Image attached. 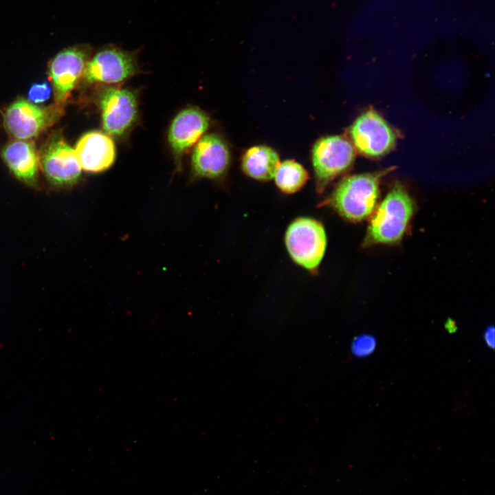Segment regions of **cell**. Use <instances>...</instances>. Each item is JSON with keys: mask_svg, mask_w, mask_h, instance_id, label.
<instances>
[{"mask_svg": "<svg viewBox=\"0 0 495 495\" xmlns=\"http://www.w3.org/2000/svg\"><path fill=\"white\" fill-rule=\"evenodd\" d=\"M1 154L9 169L19 181L30 187L37 186L38 153L32 141L12 140L3 146Z\"/></svg>", "mask_w": 495, "mask_h": 495, "instance_id": "14", "label": "cell"}, {"mask_svg": "<svg viewBox=\"0 0 495 495\" xmlns=\"http://www.w3.org/2000/svg\"><path fill=\"white\" fill-rule=\"evenodd\" d=\"M82 170L89 173H100L108 169L116 156L112 139L99 131L84 134L74 148Z\"/></svg>", "mask_w": 495, "mask_h": 495, "instance_id": "13", "label": "cell"}, {"mask_svg": "<svg viewBox=\"0 0 495 495\" xmlns=\"http://www.w3.org/2000/svg\"><path fill=\"white\" fill-rule=\"evenodd\" d=\"M91 49L79 44L58 52L50 61L49 75L54 91L55 103L63 106L82 76Z\"/></svg>", "mask_w": 495, "mask_h": 495, "instance_id": "7", "label": "cell"}, {"mask_svg": "<svg viewBox=\"0 0 495 495\" xmlns=\"http://www.w3.org/2000/svg\"><path fill=\"white\" fill-rule=\"evenodd\" d=\"M51 93L52 87L49 82H36L33 84L28 91V100L33 104H41L49 99Z\"/></svg>", "mask_w": 495, "mask_h": 495, "instance_id": "18", "label": "cell"}, {"mask_svg": "<svg viewBox=\"0 0 495 495\" xmlns=\"http://www.w3.org/2000/svg\"><path fill=\"white\" fill-rule=\"evenodd\" d=\"M209 124L208 116L195 107L185 109L175 117L169 129L168 140L177 160L199 141Z\"/></svg>", "mask_w": 495, "mask_h": 495, "instance_id": "12", "label": "cell"}, {"mask_svg": "<svg viewBox=\"0 0 495 495\" xmlns=\"http://www.w3.org/2000/svg\"><path fill=\"white\" fill-rule=\"evenodd\" d=\"M376 340L369 335L357 336L351 344V351L357 357L362 358L371 354L375 349Z\"/></svg>", "mask_w": 495, "mask_h": 495, "instance_id": "17", "label": "cell"}, {"mask_svg": "<svg viewBox=\"0 0 495 495\" xmlns=\"http://www.w3.org/2000/svg\"><path fill=\"white\" fill-rule=\"evenodd\" d=\"M350 134L356 149L370 157H378L388 153L397 140L395 131L373 109L364 112L355 120Z\"/></svg>", "mask_w": 495, "mask_h": 495, "instance_id": "8", "label": "cell"}, {"mask_svg": "<svg viewBox=\"0 0 495 495\" xmlns=\"http://www.w3.org/2000/svg\"><path fill=\"white\" fill-rule=\"evenodd\" d=\"M446 329L450 333H453L456 331V326L454 324L450 323L446 324Z\"/></svg>", "mask_w": 495, "mask_h": 495, "instance_id": "20", "label": "cell"}, {"mask_svg": "<svg viewBox=\"0 0 495 495\" xmlns=\"http://www.w3.org/2000/svg\"><path fill=\"white\" fill-rule=\"evenodd\" d=\"M136 72V60L132 53L109 46L89 59L82 77L88 83H117Z\"/></svg>", "mask_w": 495, "mask_h": 495, "instance_id": "9", "label": "cell"}, {"mask_svg": "<svg viewBox=\"0 0 495 495\" xmlns=\"http://www.w3.org/2000/svg\"><path fill=\"white\" fill-rule=\"evenodd\" d=\"M285 243L292 259L309 270H315L320 263L327 246L322 225L312 219L294 220L285 234Z\"/></svg>", "mask_w": 495, "mask_h": 495, "instance_id": "4", "label": "cell"}, {"mask_svg": "<svg viewBox=\"0 0 495 495\" xmlns=\"http://www.w3.org/2000/svg\"><path fill=\"white\" fill-rule=\"evenodd\" d=\"M100 106L102 126L109 135H124L137 119V98L129 89L116 87L104 89L100 98Z\"/></svg>", "mask_w": 495, "mask_h": 495, "instance_id": "10", "label": "cell"}, {"mask_svg": "<svg viewBox=\"0 0 495 495\" xmlns=\"http://www.w3.org/2000/svg\"><path fill=\"white\" fill-rule=\"evenodd\" d=\"M308 177L307 170L300 164L294 160H286L280 163L274 177L276 186L282 192L292 194L304 186Z\"/></svg>", "mask_w": 495, "mask_h": 495, "instance_id": "16", "label": "cell"}, {"mask_svg": "<svg viewBox=\"0 0 495 495\" xmlns=\"http://www.w3.org/2000/svg\"><path fill=\"white\" fill-rule=\"evenodd\" d=\"M484 339L487 346L492 349L494 348V328L489 327L484 333Z\"/></svg>", "mask_w": 495, "mask_h": 495, "instance_id": "19", "label": "cell"}, {"mask_svg": "<svg viewBox=\"0 0 495 495\" xmlns=\"http://www.w3.org/2000/svg\"><path fill=\"white\" fill-rule=\"evenodd\" d=\"M414 209L413 200L406 188L399 183L395 184L373 215L364 245L399 241L406 231Z\"/></svg>", "mask_w": 495, "mask_h": 495, "instance_id": "2", "label": "cell"}, {"mask_svg": "<svg viewBox=\"0 0 495 495\" xmlns=\"http://www.w3.org/2000/svg\"><path fill=\"white\" fill-rule=\"evenodd\" d=\"M38 153L39 166L51 185L68 188L76 184L82 168L75 151L60 133H53L41 146Z\"/></svg>", "mask_w": 495, "mask_h": 495, "instance_id": "3", "label": "cell"}, {"mask_svg": "<svg viewBox=\"0 0 495 495\" xmlns=\"http://www.w3.org/2000/svg\"><path fill=\"white\" fill-rule=\"evenodd\" d=\"M392 170L366 173L344 178L325 201L347 220L359 221L368 217L375 207L382 177Z\"/></svg>", "mask_w": 495, "mask_h": 495, "instance_id": "1", "label": "cell"}, {"mask_svg": "<svg viewBox=\"0 0 495 495\" xmlns=\"http://www.w3.org/2000/svg\"><path fill=\"white\" fill-rule=\"evenodd\" d=\"M63 106L43 107L23 98L8 106L3 114L7 131L15 139L30 140L53 125L63 115Z\"/></svg>", "mask_w": 495, "mask_h": 495, "instance_id": "5", "label": "cell"}, {"mask_svg": "<svg viewBox=\"0 0 495 495\" xmlns=\"http://www.w3.org/2000/svg\"><path fill=\"white\" fill-rule=\"evenodd\" d=\"M279 164L278 153L265 145L254 146L248 149L241 162L243 171L249 177L261 181L272 179Z\"/></svg>", "mask_w": 495, "mask_h": 495, "instance_id": "15", "label": "cell"}, {"mask_svg": "<svg viewBox=\"0 0 495 495\" xmlns=\"http://www.w3.org/2000/svg\"><path fill=\"white\" fill-rule=\"evenodd\" d=\"M191 161L194 176L217 179L227 171L230 163V153L221 137L208 134L197 142Z\"/></svg>", "mask_w": 495, "mask_h": 495, "instance_id": "11", "label": "cell"}, {"mask_svg": "<svg viewBox=\"0 0 495 495\" xmlns=\"http://www.w3.org/2000/svg\"><path fill=\"white\" fill-rule=\"evenodd\" d=\"M354 159V148L346 138L331 135L319 139L312 149L318 190L322 192L329 182L348 170Z\"/></svg>", "mask_w": 495, "mask_h": 495, "instance_id": "6", "label": "cell"}]
</instances>
